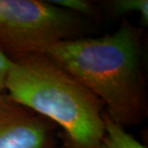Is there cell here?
<instances>
[{
  "mask_svg": "<svg viewBox=\"0 0 148 148\" xmlns=\"http://www.w3.org/2000/svg\"><path fill=\"white\" fill-rule=\"evenodd\" d=\"M142 29L123 18L116 32L51 45L45 54L74 76L123 127L136 126L148 112Z\"/></svg>",
  "mask_w": 148,
  "mask_h": 148,
  "instance_id": "cell-1",
  "label": "cell"
},
{
  "mask_svg": "<svg viewBox=\"0 0 148 148\" xmlns=\"http://www.w3.org/2000/svg\"><path fill=\"white\" fill-rule=\"evenodd\" d=\"M9 58L5 92L62 127L61 148H100L105 106L93 92L45 53Z\"/></svg>",
  "mask_w": 148,
  "mask_h": 148,
  "instance_id": "cell-2",
  "label": "cell"
},
{
  "mask_svg": "<svg viewBox=\"0 0 148 148\" xmlns=\"http://www.w3.org/2000/svg\"><path fill=\"white\" fill-rule=\"evenodd\" d=\"M86 17L49 1L0 0V49L8 58L44 53L64 40L82 38Z\"/></svg>",
  "mask_w": 148,
  "mask_h": 148,
  "instance_id": "cell-3",
  "label": "cell"
},
{
  "mask_svg": "<svg viewBox=\"0 0 148 148\" xmlns=\"http://www.w3.org/2000/svg\"><path fill=\"white\" fill-rule=\"evenodd\" d=\"M56 124L0 93V148H56Z\"/></svg>",
  "mask_w": 148,
  "mask_h": 148,
  "instance_id": "cell-4",
  "label": "cell"
},
{
  "mask_svg": "<svg viewBox=\"0 0 148 148\" xmlns=\"http://www.w3.org/2000/svg\"><path fill=\"white\" fill-rule=\"evenodd\" d=\"M103 119L105 132L100 148H147L126 132L123 126L114 121L106 110Z\"/></svg>",
  "mask_w": 148,
  "mask_h": 148,
  "instance_id": "cell-5",
  "label": "cell"
},
{
  "mask_svg": "<svg viewBox=\"0 0 148 148\" xmlns=\"http://www.w3.org/2000/svg\"><path fill=\"white\" fill-rule=\"evenodd\" d=\"M105 5L114 16H123L131 12H139L143 25L148 24L147 0H113L106 1Z\"/></svg>",
  "mask_w": 148,
  "mask_h": 148,
  "instance_id": "cell-6",
  "label": "cell"
},
{
  "mask_svg": "<svg viewBox=\"0 0 148 148\" xmlns=\"http://www.w3.org/2000/svg\"><path fill=\"white\" fill-rule=\"evenodd\" d=\"M49 2L84 17L95 16L97 13L95 4L87 0H49Z\"/></svg>",
  "mask_w": 148,
  "mask_h": 148,
  "instance_id": "cell-7",
  "label": "cell"
},
{
  "mask_svg": "<svg viewBox=\"0 0 148 148\" xmlns=\"http://www.w3.org/2000/svg\"><path fill=\"white\" fill-rule=\"evenodd\" d=\"M11 67V59L0 49V93L5 92V82Z\"/></svg>",
  "mask_w": 148,
  "mask_h": 148,
  "instance_id": "cell-8",
  "label": "cell"
}]
</instances>
